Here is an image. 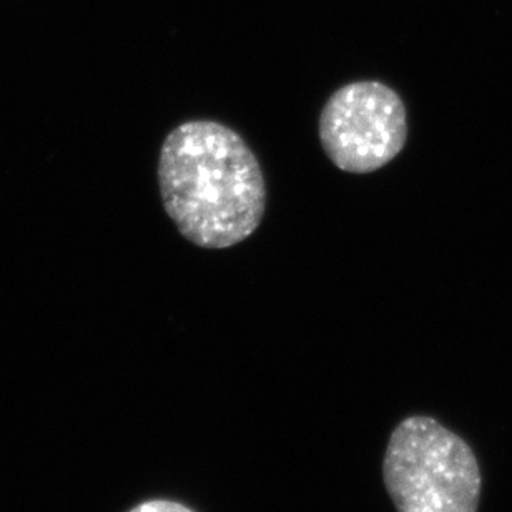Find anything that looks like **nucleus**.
Listing matches in <instances>:
<instances>
[{"label": "nucleus", "instance_id": "obj_4", "mask_svg": "<svg viewBox=\"0 0 512 512\" xmlns=\"http://www.w3.org/2000/svg\"><path fill=\"white\" fill-rule=\"evenodd\" d=\"M128 512H195L193 509L187 508L185 504L170 501V499H152L145 503L138 504L135 508Z\"/></svg>", "mask_w": 512, "mask_h": 512}, {"label": "nucleus", "instance_id": "obj_3", "mask_svg": "<svg viewBox=\"0 0 512 512\" xmlns=\"http://www.w3.org/2000/svg\"><path fill=\"white\" fill-rule=\"evenodd\" d=\"M318 133L333 165L366 175L393 162L403 150L406 109L398 92L383 82H351L326 100Z\"/></svg>", "mask_w": 512, "mask_h": 512}, {"label": "nucleus", "instance_id": "obj_1", "mask_svg": "<svg viewBox=\"0 0 512 512\" xmlns=\"http://www.w3.org/2000/svg\"><path fill=\"white\" fill-rule=\"evenodd\" d=\"M163 208L195 247L227 250L260 228L265 175L240 133L213 120L178 125L158 158Z\"/></svg>", "mask_w": 512, "mask_h": 512}, {"label": "nucleus", "instance_id": "obj_2", "mask_svg": "<svg viewBox=\"0 0 512 512\" xmlns=\"http://www.w3.org/2000/svg\"><path fill=\"white\" fill-rule=\"evenodd\" d=\"M383 479L398 512H478V459L458 434L428 416H411L396 426Z\"/></svg>", "mask_w": 512, "mask_h": 512}]
</instances>
